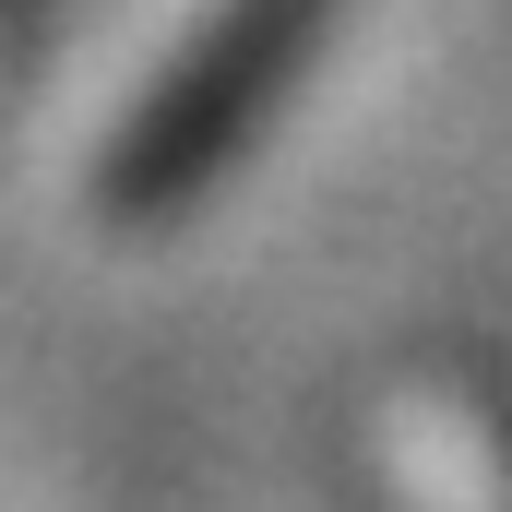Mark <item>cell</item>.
Instances as JSON below:
<instances>
[{
    "mask_svg": "<svg viewBox=\"0 0 512 512\" xmlns=\"http://www.w3.org/2000/svg\"><path fill=\"white\" fill-rule=\"evenodd\" d=\"M393 453L417 512H512V405L465 382H405L393 405Z\"/></svg>",
    "mask_w": 512,
    "mask_h": 512,
    "instance_id": "2",
    "label": "cell"
},
{
    "mask_svg": "<svg viewBox=\"0 0 512 512\" xmlns=\"http://www.w3.org/2000/svg\"><path fill=\"white\" fill-rule=\"evenodd\" d=\"M310 12H322V0H179V12L143 36L120 108L84 131V191H96L108 215H143V203H167L179 179H203V155L251 120V96L274 84V60L298 48Z\"/></svg>",
    "mask_w": 512,
    "mask_h": 512,
    "instance_id": "1",
    "label": "cell"
}]
</instances>
